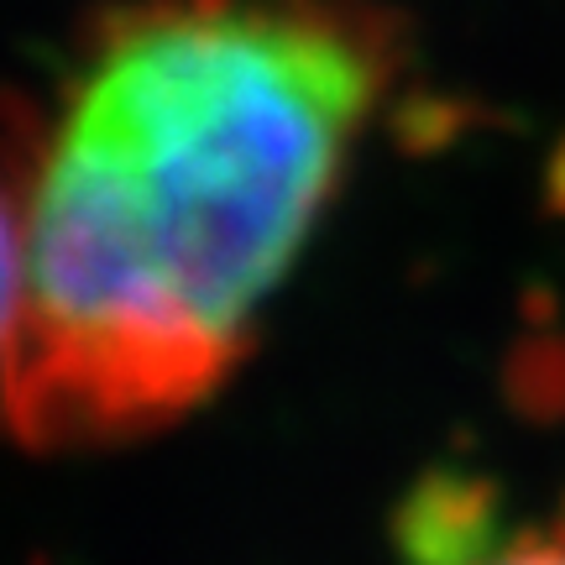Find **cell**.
Returning a JSON list of instances; mask_svg holds the SVG:
<instances>
[{
  "instance_id": "1",
  "label": "cell",
  "mask_w": 565,
  "mask_h": 565,
  "mask_svg": "<svg viewBox=\"0 0 565 565\" xmlns=\"http://www.w3.org/2000/svg\"><path fill=\"white\" fill-rule=\"evenodd\" d=\"M404 74L408 32L377 0H116L84 21L42 105L0 126L17 445L116 450L200 414Z\"/></svg>"
},
{
  "instance_id": "2",
  "label": "cell",
  "mask_w": 565,
  "mask_h": 565,
  "mask_svg": "<svg viewBox=\"0 0 565 565\" xmlns=\"http://www.w3.org/2000/svg\"><path fill=\"white\" fill-rule=\"evenodd\" d=\"M414 565H565V508L550 524H498L471 482H429L404 534Z\"/></svg>"
},
{
  "instance_id": "3",
  "label": "cell",
  "mask_w": 565,
  "mask_h": 565,
  "mask_svg": "<svg viewBox=\"0 0 565 565\" xmlns=\"http://www.w3.org/2000/svg\"><path fill=\"white\" fill-rule=\"evenodd\" d=\"M17 309H21V236H17V210L0 183V366L17 335Z\"/></svg>"
}]
</instances>
